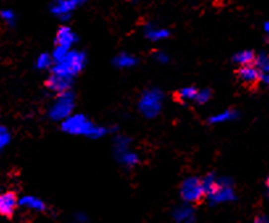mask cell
I'll return each instance as SVG.
<instances>
[{
	"label": "cell",
	"instance_id": "1",
	"mask_svg": "<svg viewBox=\"0 0 269 223\" xmlns=\"http://www.w3.org/2000/svg\"><path fill=\"white\" fill-rule=\"evenodd\" d=\"M235 77L243 87L247 90L255 91L258 90L260 82H262V73L259 69L258 64H248V65H240L235 70Z\"/></svg>",
	"mask_w": 269,
	"mask_h": 223
},
{
	"label": "cell",
	"instance_id": "2",
	"mask_svg": "<svg viewBox=\"0 0 269 223\" xmlns=\"http://www.w3.org/2000/svg\"><path fill=\"white\" fill-rule=\"evenodd\" d=\"M181 196L185 201L192 204H200L206 196V193L202 186V181L198 178H189L181 186Z\"/></svg>",
	"mask_w": 269,
	"mask_h": 223
},
{
	"label": "cell",
	"instance_id": "3",
	"mask_svg": "<svg viewBox=\"0 0 269 223\" xmlns=\"http://www.w3.org/2000/svg\"><path fill=\"white\" fill-rule=\"evenodd\" d=\"M19 205V198L15 192H5L0 194V216L11 220Z\"/></svg>",
	"mask_w": 269,
	"mask_h": 223
},
{
	"label": "cell",
	"instance_id": "4",
	"mask_svg": "<svg viewBox=\"0 0 269 223\" xmlns=\"http://www.w3.org/2000/svg\"><path fill=\"white\" fill-rule=\"evenodd\" d=\"M234 60L235 62H238L240 65H248V64H255L258 57H256V54H255V52H252V50H246V52L236 54Z\"/></svg>",
	"mask_w": 269,
	"mask_h": 223
},
{
	"label": "cell",
	"instance_id": "5",
	"mask_svg": "<svg viewBox=\"0 0 269 223\" xmlns=\"http://www.w3.org/2000/svg\"><path fill=\"white\" fill-rule=\"evenodd\" d=\"M197 95H198V91L194 87H190V89H182L176 92L174 94V99L182 102V100L186 99H196Z\"/></svg>",
	"mask_w": 269,
	"mask_h": 223
},
{
	"label": "cell",
	"instance_id": "6",
	"mask_svg": "<svg viewBox=\"0 0 269 223\" xmlns=\"http://www.w3.org/2000/svg\"><path fill=\"white\" fill-rule=\"evenodd\" d=\"M20 205H23V206H27V208H32V209H37V210H44V204L40 200L35 198V197H25L23 200L20 201Z\"/></svg>",
	"mask_w": 269,
	"mask_h": 223
},
{
	"label": "cell",
	"instance_id": "7",
	"mask_svg": "<svg viewBox=\"0 0 269 223\" xmlns=\"http://www.w3.org/2000/svg\"><path fill=\"white\" fill-rule=\"evenodd\" d=\"M5 142H7V135H5L3 130H0V147H3Z\"/></svg>",
	"mask_w": 269,
	"mask_h": 223
},
{
	"label": "cell",
	"instance_id": "8",
	"mask_svg": "<svg viewBox=\"0 0 269 223\" xmlns=\"http://www.w3.org/2000/svg\"><path fill=\"white\" fill-rule=\"evenodd\" d=\"M126 1H134V0H126Z\"/></svg>",
	"mask_w": 269,
	"mask_h": 223
}]
</instances>
